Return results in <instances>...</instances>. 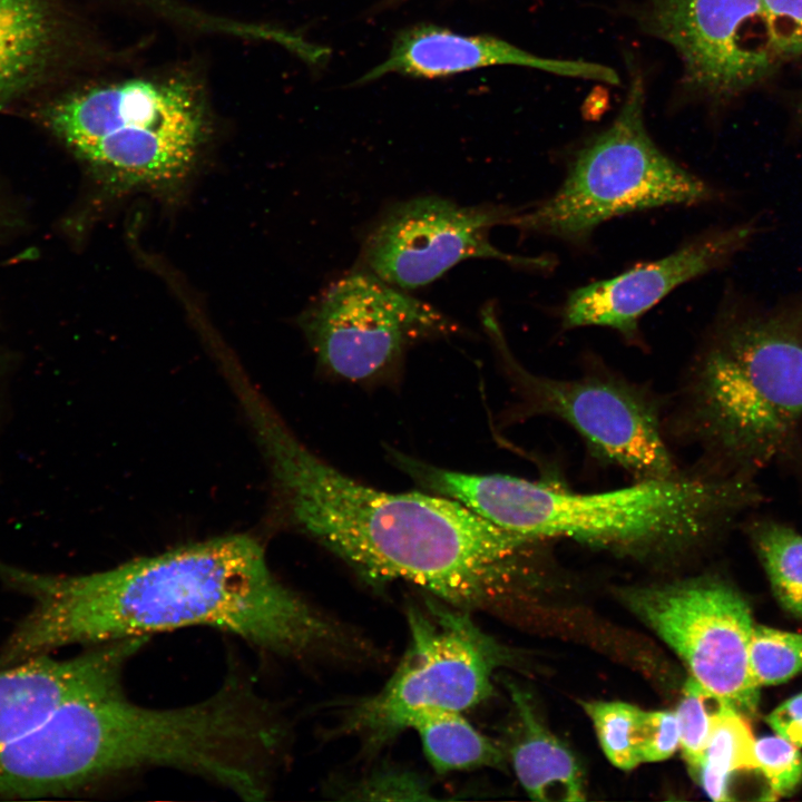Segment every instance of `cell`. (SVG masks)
<instances>
[{
    "mask_svg": "<svg viewBox=\"0 0 802 802\" xmlns=\"http://www.w3.org/2000/svg\"><path fill=\"white\" fill-rule=\"evenodd\" d=\"M780 58L802 53V0H762Z\"/></svg>",
    "mask_w": 802,
    "mask_h": 802,
    "instance_id": "4316f807",
    "label": "cell"
},
{
    "mask_svg": "<svg viewBox=\"0 0 802 802\" xmlns=\"http://www.w3.org/2000/svg\"><path fill=\"white\" fill-rule=\"evenodd\" d=\"M750 666L756 685H776L802 672V633L754 625Z\"/></svg>",
    "mask_w": 802,
    "mask_h": 802,
    "instance_id": "603a6c76",
    "label": "cell"
},
{
    "mask_svg": "<svg viewBox=\"0 0 802 802\" xmlns=\"http://www.w3.org/2000/svg\"><path fill=\"white\" fill-rule=\"evenodd\" d=\"M408 648L375 695L353 704L344 728L380 745L407 730L417 715L463 712L490 696L506 652L475 624L468 610L443 602L410 606Z\"/></svg>",
    "mask_w": 802,
    "mask_h": 802,
    "instance_id": "ba28073f",
    "label": "cell"
},
{
    "mask_svg": "<svg viewBox=\"0 0 802 802\" xmlns=\"http://www.w3.org/2000/svg\"><path fill=\"white\" fill-rule=\"evenodd\" d=\"M51 131L95 170L131 184L182 176L207 134L200 91L180 77H135L69 95L47 113Z\"/></svg>",
    "mask_w": 802,
    "mask_h": 802,
    "instance_id": "8992f818",
    "label": "cell"
},
{
    "mask_svg": "<svg viewBox=\"0 0 802 802\" xmlns=\"http://www.w3.org/2000/svg\"><path fill=\"white\" fill-rule=\"evenodd\" d=\"M2 224H3L2 223V214L0 213V228H1Z\"/></svg>",
    "mask_w": 802,
    "mask_h": 802,
    "instance_id": "f546056e",
    "label": "cell"
},
{
    "mask_svg": "<svg viewBox=\"0 0 802 802\" xmlns=\"http://www.w3.org/2000/svg\"><path fill=\"white\" fill-rule=\"evenodd\" d=\"M755 229L737 225L705 233L669 255L574 291L561 313L565 330L596 325L640 342L639 321L674 288L724 264Z\"/></svg>",
    "mask_w": 802,
    "mask_h": 802,
    "instance_id": "5bb4252c",
    "label": "cell"
},
{
    "mask_svg": "<svg viewBox=\"0 0 802 802\" xmlns=\"http://www.w3.org/2000/svg\"><path fill=\"white\" fill-rule=\"evenodd\" d=\"M106 678L102 659L91 651L69 658L46 654L0 668V746L61 705L100 691Z\"/></svg>",
    "mask_w": 802,
    "mask_h": 802,
    "instance_id": "2e32d148",
    "label": "cell"
},
{
    "mask_svg": "<svg viewBox=\"0 0 802 802\" xmlns=\"http://www.w3.org/2000/svg\"><path fill=\"white\" fill-rule=\"evenodd\" d=\"M669 427L701 451L695 468L754 478L802 427V300L724 310L694 356Z\"/></svg>",
    "mask_w": 802,
    "mask_h": 802,
    "instance_id": "5b68a950",
    "label": "cell"
},
{
    "mask_svg": "<svg viewBox=\"0 0 802 802\" xmlns=\"http://www.w3.org/2000/svg\"><path fill=\"white\" fill-rule=\"evenodd\" d=\"M626 605L684 662L689 677L750 717L760 687L750 666L751 610L731 586L695 579L626 589Z\"/></svg>",
    "mask_w": 802,
    "mask_h": 802,
    "instance_id": "8fae6325",
    "label": "cell"
},
{
    "mask_svg": "<svg viewBox=\"0 0 802 802\" xmlns=\"http://www.w3.org/2000/svg\"><path fill=\"white\" fill-rule=\"evenodd\" d=\"M362 800H430L428 785L417 775L399 770L373 773L352 790Z\"/></svg>",
    "mask_w": 802,
    "mask_h": 802,
    "instance_id": "484cf974",
    "label": "cell"
},
{
    "mask_svg": "<svg viewBox=\"0 0 802 802\" xmlns=\"http://www.w3.org/2000/svg\"><path fill=\"white\" fill-rule=\"evenodd\" d=\"M644 102L643 78L634 74L619 114L577 151L560 187L536 205L515 211L508 224L581 244L613 217L714 199L710 185L652 140L645 127Z\"/></svg>",
    "mask_w": 802,
    "mask_h": 802,
    "instance_id": "52a82bcc",
    "label": "cell"
},
{
    "mask_svg": "<svg viewBox=\"0 0 802 802\" xmlns=\"http://www.w3.org/2000/svg\"><path fill=\"white\" fill-rule=\"evenodd\" d=\"M284 735L276 706L231 669L209 697L179 707L143 706L123 688L71 701L18 737L11 760L35 799L166 766L258 801L268 792Z\"/></svg>",
    "mask_w": 802,
    "mask_h": 802,
    "instance_id": "3957f363",
    "label": "cell"
},
{
    "mask_svg": "<svg viewBox=\"0 0 802 802\" xmlns=\"http://www.w3.org/2000/svg\"><path fill=\"white\" fill-rule=\"evenodd\" d=\"M247 417L287 519L368 580L407 581L471 612L507 593L542 541L446 496L388 492L350 478L310 451L266 402Z\"/></svg>",
    "mask_w": 802,
    "mask_h": 802,
    "instance_id": "7a4b0ae2",
    "label": "cell"
},
{
    "mask_svg": "<svg viewBox=\"0 0 802 802\" xmlns=\"http://www.w3.org/2000/svg\"><path fill=\"white\" fill-rule=\"evenodd\" d=\"M45 0H0V107L43 70L55 45Z\"/></svg>",
    "mask_w": 802,
    "mask_h": 802,
    "instance_id": "ac0fdd59",
    "label": "cell"
},
{
    "mask_svg": "<svg viewBox=\"0 0 802 802\" xmlns=\"http://www.w3.org/2000/svg\"><path fill=\"white\" fill-rule=\"evenodd\" d=\"M727 703L714 713L696 781L714 801H730V779L735 772L757 769L751 727Z\"/></svg>",
    "mask_w": 802,
    "mask_h": 802,
    "instance_id": "ffe728a7",
    "label": "cell"
},
{
    "mask_svg": "<svg viewBox=\"0 0 802 802\" xmlns=\"http://www.w3.org/2000/svg\"><path fill=\"white\" fill-rule=\"evenodd\" d=\"M483 324L518 397L509 419H559L590 452L635 480L682 473L666 440L661 402L642 384L597 366L574 379L535 374L514 358L491 307L483 311Z\"/></svg>",
    "mask_w": 802,
    "mask_h": 802,
    "instance_id": "9c48e42d",
    "label": "cell"
},
{
    "mask_svg": "<svg viewBox=\"0 0 802 802\" xmlns=\"http://www.w3.org/2000/svg\"><path fill=\"white\" fill-rule=\"evenodd\" d=\"M799 749L777 734L755 740L756 770L763 773L773 794L786 796L800 785L802 754Z\"/></svg>",
    "mask_w": 802,
    "mask_h": 802,
    "instance_id": "d4e9b609",
    "label": "cell"
},
{
    "mask_svg": "<svg viewBox=\"0 0 802 802\" xmlns=\"http://www.w3.org/2000/svg\"><path fill=\"white\" fill-rule=\"evenodd\" d=\"M765 721L775 734L802 747V693L781 703Z\"/></svg>",
    "mask_w": 802,
    "mask_h": 802,
    "instance_id": "f1b7e54d",
    "label": "cell"
},
{
    "mask_svg": "<svg viewBox=\"0 0 802 802\" xmlns=\"http://www.w3.org/2000/svg\"><path fill=\"white\" fill-rule=\"evenodd\" d=\"M491 66L529 67L564 77L619 84L617 72L600 63L539 57L492 36H468L432 25L402 30L389 56L360 81L388 74L438 78Z\"/></svg>",
    "mask_w": 802,
    "mask_h": 802,
    "instance_id": "9a60e30c",
    "label": "cell"
},
{
    "mask_svg": "<svg viewBox=\"0 0 802 802\" xmlns=\"http://www.w3.org/2000/svg\"><path fill=\"white\" fill-rule=\"evenodd\" d=\"M723 700L689 677L675 711L679 749L689 773L696 779L708 741L712 718Z\"/></svg>",
    "mask_w": 802,
    "mask_h": 802,
    "instance_id": "cb8c5ba5",
    "label": "cell"
},
{
    "mask_svg": "<svg viewBox=\"0 0 802 802\" xmlns=\"http://www.w3.org/2000/svg\"><path fill=\"white\" fill-rule=\"evenodd\" d=\"M515 211L498 205L464 206L438 196L397 203L368 231L360 268L411 290L436 281L468 258H495L534 270L551 267V257L511 255L491 244L490 229L508 224Z\"/></svg>",
    "mask_w": 802,
    "mask_h": 802,
    "instance_id": "7c38bea8",
    "label": "cell"
},
{
    "mask_svg": "<svg viewBox=\"0 0 802 802\" xmlns=\"http://www.w3.org/2000/svg\"><path fill=\"white\" fill-rule=\"evenodd\" d=\"M642 20L674 48L686 84L708 96L740 92L781 59L762 0H649Z\"/></svg>",
    "mask_w": 802,
    "mask_h": 802,
    "instance_id": "4fadbf2b",
    "label": "cell"
},
{
    "mask_svg": "<svg viewBox=\"0 0 802 802\" xmlns=\"http://www.w3.org/2000/svg\"><path fill=\"white\" fill-rule=\"evenodd\" d=\"M408 728L420 739L428 762L439 773L501 766L502 751L462 714L431 711L417 715Z\"/></svg>",
    "mask_w": 802,
    "mask_h": 802,
    "instance_id": "d6986e66",
    "label": "cell"
},
{
    "mask_svg": "<svg viewBox=\"0 0 802 802\" xmlns=\"http://www.w3.org/2000/svg\"><path fill=\"white\" fill-rule=\"evenodd\" d=\"M750 535L776 599L802 618V535L770 519L753 521Z\"/></svg>",
    "mask_w": 802,
    "mask_h": 802,
    "instance_id": "44dd1931",
    "label": "cell"
},
{
    "mask_svg": "<svg viewBox=\"0 0 802 802\" xmlns=\"http://www.w3.org/2000/svg\"><path fill=\"white\" fill-rule=\"evenodd\" d=\"M679 746L678 722L675 712L648 711L644 763L664 761Z\"/></svg>",
    "mask_w": 802,
    "mask_h": 802,
    "instance_id": "83f0119b",
    "label": "cell"
},
{
    "mask_svg": "<svg viewBox=\"0 0 802 802\" xmlns=\"http://www.w3.org/2000/svg\"><path fill=\"white\" fill-rule=\"evenodd\" d=\"M403 471L426 491L458 500L507 530L633 551L694 546L762 500L752 477L696 469L597 492L508 475L463 473L413 457Z\"/></svg>",
    "mask_w": 802,
    "mask_h": 802,
    "instance_id": "277c9868",
    "label": "cell"
},
{
    "mask_svg": "<svg viewBox=\"0 0 802 802\" xmlns=\"http://www.w3.org/2000/svg\"><path fill=\"white\" fill-rule=\"evenodd\" d=\"M301 323L319 363L356 382L392 370L412 344L458 331L432 305L360 267L325 288Z\"/></svg>",
    "mask_w": 802,
    "mask_h": 802,
    "instance_id": "30bf717a",
    "label": "cell"
},
{
    "mask_svg": "<svg viewBox=\"0 0 802 802\" xmlns=\"http://www.w3.org/2000/svg\"><path fill=\"white\" fill-rule=\"evenodd\" d=\"M0 583L29 609L0 648V668L70 645L209 626L292 658L338 651L342 634L271 570L262 546L229 535L79 575L0 558Z\"/></svg>",
    "mask_w": 802,
    "mask_h": 802,
    "instance_id": "6da1fadb",
    "label": "cell"
},
{
    "mask_svg": "<svg viewBox=\"0 0 802 802\" xmlns=\"http://www.w3.org/2000/svg\"><path fill=\"white\" fill-rule=\"evenodd\" d=\"M606 757L628 771L644 763L648 711L619 701L583 702Z\"/></svg>",
    "mask_w": 802,
    "mask_h": 802,
    "instance_id": "7402d4cb",
    "label": "cell"
},
{
    "mask_svg": "<svg viewBox=\"0 0 802 802\" xmlns=\"http://www.w3.org/2000/svg\"><path fill=\"white\" fill-rule=\"evenodd\" d=\"M509 691L517 717L509 755L521 786L536 801H584V774L575 755L545 726L522 689L510 684Z\"/></svg>",
    "mask_w": 802,
    "mask_h": 802,
    "instance_id": "e0dca14e",
    "label": "cell"
}]
</instances>
